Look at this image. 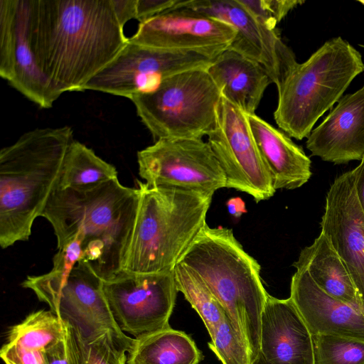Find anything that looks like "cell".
Instances as JSON below:
<instances>
[{
	"label": "cell",
	"mask_w": 364,
	"mask_h": 364,
	"mask_svg": "<svg viewBox=\"0 0 364 364\" xmlns=\"http://www.w3.org/2000/svg\"><path fill=\"white\" fill-rule=\"evenodd\" d=\"M218 56L197 51L153 48L128 41L115 58L86 84L84 90L130 100L154 90L172 75L189 70L206 69Z\"/></svg>",
	"instance_id": "obj_9"
},
{
	"label": "cell",
	"mask_w": 364,
	"mask_h": 364,
	"mask_svg": "<svg viewBox=\"0 0 364 364\" xmlns=\"http://www.w3.org/2000/svg\"><path fill=\"white\" fill-rule=\"evenodd\" d=\"M355 175V187L359 203L364 212V156L360 164L353 170Z\"/></svg>",
	"instance_id": "obj_34"
},
{
	"label": "cell",
	"mask_w": 364,
	"mask_h": 364,
	"mask_svg": "<svg viewBox=\"0 0 364 364\" xmlns=\"http://www.w3.org/2000/svg\"><path fill=\"white\" fill-rule=\"evenodd\" d=\"M173 273L178 291L198 314L212 336L226 314L225 310L204 282L192 270L178 263Z\"/></svg>",
	"instance_id": "obj_27"
},
{
	"label": "cell",
	"mask_w": 364,
	"mask_h": 364,
	"mask_svg": "<svg viewBox=\"0 0 364 364\" xmlns=\"http://www.w3.org/2000/svg\"><path fill=\"white\" fill-rule=\"evenodd\" d=\"M311 335H329L364 342L363 313L323 291L303 269H296L290 296Z\"/></svg>",
	"instance_id": "obj_19"
},
{
	"label": "cell",
	"mask_w": 364,
	"mask_h": 364,
	"mask_svg": "<svg viewBox=\"0 0 364 364\" xmlns=\"http://www.w3.org/2000/svg\"><path fill=\"white\" fill-rule=\"evenodd\" d=\"M103 291L120 330L140 338L170 328L177 292L173 270L129 273L103 280Z\"/></svg>",
	"instance_id": "obj_8"
},
{
	"label": "cell",
	"mask_w": 364,
	"mask_h": 364,
	"mask_svg": "<svg viewBox=\"0 0 364 364\" xmlns=\"http://www.w3.org/2000/svg\"><path fill=\"white\" fill-rule=\"evenodd\" d=\"M178 263L195 272L216 298L252 364L260 351L261 316L269 294L259 263L245 252L232 229L207 223Z\"/></svg>",
	"instance_id": "obj_4"
},
{
	"label": "cell",
	"mask_w": 364,
	"mask_h": 364,
	"mask_svg": "<svg viewBox=\"0 0 364 364\" xmlns=\"http://www.w3.org/2000/svg\"><path fill=\"white\" fill-rule=\"evenodd\" d=\"M361 46L364 48V46Z\"/></svg>",
	"instance_id": "obj_38"
},
{
	"label": "cell",
	"mask_w": 364,
	"mask_h": 364,
	"mask_svg": "<svg viewBox=\"0 0 364 364\" xmlns=\"http://www.w3.org/2000/svg\"><path fill=\"white\" fill-rule=\"evenodd\" d=\"M136 182L138 209L121 270L173 271L206 223L213 194Z\"/></svg>",
	"instance_id": "obj_5"
},
{
	"label": "cell",
	"mask_w": 364,
	"mask_h": 364,
	"mask_svg": "<svg viewBox=\"0 0 364 364\" xmlns=\"http://www.w3.org/2000/svg\"><path fill=\"white\" fill-rule=\"evenodd\" d=\"M118 178L116 168L74 140L64 159L57 188L84 189Z\"/></svg>",
	"instance_id": "obj_24"
},
{
	"label": "cell",
	"mask_w": 364,
	"mask_h": 364,
	"mask_svg": "<svg viewBox=\"0 0 364 364\" xmlns=\"http://www.w3.org/2000/svg\"><path fill=\"white\" fill-rule=\"evenodd\" d=\"M252 364H270L267 361L265 360L262 355L259 353L257 358L252 362Z\"/></svg>",
	"instance_id": "obj_36"
},
{
	"label": "cell",
	"mask_w": 364,
	"mask_h": 364,
	"mask_svg": "<svg viewBox=\"0 0 364 364\" xmlns=\"http://www.w3.org/2000/svg\"><path fill=\"white\" fill-rule=\"evenodd\" d=\"M296 269L307 272L313 282L328 295L361 311L360 299L344 262L322 232L313 243L301 250Z\"/></svg>",
	"instance_id": "obj_22"
},
{
	"label": "cell",
	"mask_w": 364,
	"mask_h": 364,
	"mask_svg": "<svg viewBox=\"0 0 364 364\" xmlns=\"http://www.w3.org/2000/svg\"><path fill=\"white\" fill-rule=\"evenodd\" d=\"M43 357L44 364H70L68 356L65 339L60 341L46 350L43 353Z\"/></svg>",
	"instance_id": "obj_32"
},
{
	"label": "cell",
	"mask_w": 364,
	"mask_h": 364,
	"mask_svg": "<svg viewBox=\"0 0 364 364\" xmlns=\"http://www.w3.org/2000/svg\"><path fill=\"white\" fill-rule=\"evenodd\" d=\"M179 0H136L135 19L139 23L174 9Z\"/></svg>",
	"instance_id": "obj_31"
},
{
	"label": "cell",
	"mask_w": 364,
	"mask_h": 364,
	"mask_svg": "<svg viewBox=\"0 0 364 364\" xmlns=\"http://www.w3.org/2000/svg\"><path fill=\"white\" fill-rule=\"evenodd\" d=\"M260 330L259 353L270 364H315L313 336L290 298L268 294Z\"/></svg>",
	"instance_id": "obj_17"
},
{
	"label": "cell",
	"mask_w": 364,
	"mask_h": 364,
	"mask_svg": "<svg viewBox=\"0 0 364 364\" xmlns=\"http://www.w3.org/2000/svg\"><path fill=\"white\" fill-rule=\"evenodd\" d=\"M203 358L191 336L170 327L134 338L127 364H199Z\"/></svg>",
	"instance_id": "obj_23"
},
{
	"label": "cell",
	"mask_w": 364,
	"mask_h": 364,
	"mask_svg": "<svg viewBox=\"0 0 364 364\" xmlns=\"http://www.w3.org/2000/svg\"><path fill=\"white\" fill-rule=\"evenodd\" d=\"M65 323L50 310L31 313L8 333L7 344L27 353L43 355L65 338Z\"/></svg>",
	"instance_id": "obj_26"
},
{
	"label": "cell",
	"mask_w": 364,
	"mask_h": 364,
	"mask_svg": "<svg viewBox=\"0 0 364 364\" xmlns=\"http://www.w3.org/2000/svg\"><path fill=\"white\" fill-rule=\"evenodd\" d=\"M208 136V142L225 173L226 188L249 194L256 203L273 196L276 191L246 113L221 97L215 128Z\"/></svg>",
	"instance_id": "obj_11"
},
{
	"label": "cell",
	"mask_w": 364,
	"mask_h": 364,
	"mask_svg": "<svg viewBox=\"0 0 364 364\" xmlns=\"http://www.w3.org/2000/svg\"><path fill=\"white\" fill-rule=\"evenodd\" d=\"M65 323V343L70 364H127L134 341L122 340L112 331H105L87 340L70 323Z\"/></svg>",
	"instance_id": "obj_25"
},
{
	"label": "cell",
	"mask_w": 364,
	"mask_h": 364,
	"mask_svg": "<svg viewBox=\"0 0 364 364\" xmlns=\"http://www.w3.org/2000/svg\"><path fill=\"white\" fill-rule=\"evenodd\" d=\"M315 364H364V342L341 336H313Z\"/></svg>",
	"instance_id": "obj_28"
},
{
	"label": "cell",
	"mask_w": 364,
	"mask_h": 364,
	"mask_svg": "<svg viewBox=\"0 0 364 364\" xmlns=\"http://www.w3.org/2000/svg\"><path fill=\"white\" fill-rule=\"evenodd\" d=\"M263 26L275 30L279 22L294 8L304 3L300 0H238Z\"/></svg>",
	"instance_id": "obj_30"
},
{
	"label": "cell",
	"mask_w": 364,
	"mask_h": 364,
	"mask_svg": "<svg viewBox=\"0 0 364 364\" xmlns=\"http://www.w3.org/2000/svg\"><path fill=\"white\" fill-rule=\"evenodd\" d=\"M70 127L37 128L0 151V245L26 241L58 188L68 150Z\"/></svg>",
	"instance_id": "obj_3"
},
{
	"label": "cell",
	"mask_w": 364,
	"mask_h": 364,
	"mask_svg": "<svg viewBox=\"0 0 364 364\" xmlns=\"http://www.w3.org/2000/svg\"><path fill=\"white\" fill-rule=\"evenodd\" d=\"M178 8L191 9L232 26L237 34L230 48L262 65L277 87L298 63L277 30L260 23L238 0L179 1L174 9Z\"/></svg>",
	"instance_id": "obj_14"
},
{
	"label": "cell",
	"mask_w": 364,
	"mask_h": 364,
	"mask_svg": "<svg viewBox=\"0 0 364 364\" xmlns=\"http://www.w3.org/2000/svg\"><path fill=\"white\" fill-rule=\"evenodd\" d=\"M237 31L229 23L188 8L172 9L140 23L129 41L146 47L219 55Z\"/></svg>",
	"instance_id": "obj_15"
},
{
	"label": "cell",
	"mask_w": 364,
	"mask_h": 364,
	"mask_svg": "<svg viewBox=\"0 0 364 364\" xmlns=\"http://www.w3.org/2000/svg\"><path fill=\"white\" fill-rule=\"evenodd\" d=\"M112 1L116 14L124 26L129 20L135 19L136 0Z\"/></svg>",
	"instance_id": "obj_33"
},
{
	"label": "cell",
	"mask_w": 364,
	"mask_h": 364,
	"mask_svg": "<svg viewBox=\"0 0 364 364\" xmlns=\"http://www.w3.org/2000/svg\"><path fill=\"white\" fill-rule=\"evenodd\" d=\"M321 232L340 256L355 286L364 315V212L353 170L336 178L326 197Z\"/></svg>",
	"instance_id": "obj_16"
},
{
	"label": "cell",
	"mask_w": 364,
	"mask_h": 364,
	"mask_svg": "<svg viewBox=\"0 0 364 364\" xmlns=\"http://www.w3.org/2000/svg\"><path fill=\"white\" fill-rule=\"evenodd\" d=\"M220 92L205 68L172 75L130 99L156 141L200 139L214 129Z\"/></svg>",
	"instance_id": "obj_7"
},
{
	"label": "cell",
	"mask_w": 364,
	"mask_h": 364,
	"mask_svg": "<svg viewBox=\"0 0 364 364\" xmlns=\"http://www.w3.org/2000/svg\"><path fill=\"white\" fill-rule=\"evenodd\" d=\"M227 205L230 214L235 217L240 216L245 208L242 200L238 198H233L230 200Z\"/></svg>",
	"instance_id": "obj_35"
},
{
	"label": "cell",
	"mask_w": 364,
	"mask_h": 364,
	"mask_svg": "<svg viewBox=\"0 0 364 364\" xmlns=\"http://www.w3.org/2000/svg\"><path fill=\"white\" fill-rule=\"evenodd\" d=\"M312 156L336 164L364 156V86L338 100L337 106L309 135Z\"/></svg>",
	"instance_id": "obj_18"
},
{
	"label": "cell",
	"mask_w": 364,
	"mask_h": 364,
	"mask_svg": "<svg viewBox=\"0 0 364 364\" xmlns=\"http://www.w3.org/2000/svg\"><path fill=\"white\" fill-rule=\"evenodd\" d=\"M25 288L32 290L53 314L74 326L85 339L112 331L124 341L134 340L116 323L103 291V280L84 262L77 263L61 284H31Z\"/></svg>",
	"instance_id": "obj_12"
},
{
	"label": "cell",
	"mask_w": 364,
	"mask_h": 364,
	"mask_svg": "<svg viewBox=\"0 0 364 364\" xmlns=\"http://www.w3.org/2000/svg\"><path fill=\"white\" fill-rule=\"evenodd\" d=\"M358 1L361 3L363 5H364V0H359Z\"/></svg>",
	"instance_id": "obj_37"
},
{
	"label": "cell",
	"mask_w": 364,
	"mask_h": 364,
	"mask_svg": "<svg viewBox=\"0 0 364 364\" xmlns=\"http://www.w3.org/2000/svg\"><path fill=\"white\" fill-rule=\"evenodd\" d=\"M247 117L274 190H293L305 184L311 176V161L303 149L255 114H247Z\"/></svg>",
	"instance_id": "obj_20"
},
{
	"label": "cell",
	"mask_w": 364,
	"mask_h": 364,
	"mask_svg": "<svg viewBox=\"0 0 364 364\" xmlns=\"http://www.w3.org/2000/svg\"><path fill=\"white\" fill-rule=\"evenodd\" d=\"M139 174L149 186L174 187L214 194L226 178L208 142L159 139L137 152Z\"/></svg>",
	"instance_id": "obj_10"
},
{
	"label": "cell",
	"mask_w": 364,
	"mask_h": 364,
	"mask_svg": "<svg viewBox=\"0 0 364 364\" xmlns=\"http://www.w3.org/2000/svg\"><path fill=\"white\" fill-rule=\"evenodd\" d=\"M139 193L118 178L84 189L56 188L41 216L52 225L58 249L81 232L82 257L102 279L121 270L135 223Z\"/></svg>",
	"instance_id": "obj_2"
},
{
	"label": "cell",
	"mask_w": 364,
	"mask_h": 364,
	"mask_svg": "<svg viewBox=\"0 0 364 364\" xmlns=\"http://www.w3.org/2000/svg\"><path fill=\"white\" fill-rule=\"evenodd\" d=\"M363 71L360 53L348 42L341 37L326 41L306 61L297 63L277 87L276 123L289 136L308 137L316 121Z\"/></svg>",
	"instance_id": "obj_6"
},
{
	"label": "cell",
	"mask_w": 364,
	"mask_h": 364,
	"mask_svg": "<svg viewBox=\"0 0 364 364\" xmlns=\"http://www.w3.org/2000/svg\"><path fill=\"white\" fill-rule=\"evenodd\" d=\"M29 0H0V75L38 107L60 96L39 68L28 39Z\"/></svg>",
	"instance_id": "obj_13"
},
{
	"label": "cell",
	"mask_w": 364,
	"mask_h": 364,
	"mask_svg": "<svg viewBox=\"0 0 364 364\" xmlns=\"http://www.w3.org/2000/svg\"><path fill=\"white\" fill-rule=\"evenodd\" d=\"M208 343L210 350L223 364H251L249 353L225 314Z\"/></svg>",
	"instance_id": "obj_29"
},
{
	"label": "cell",
	"mask_w": 364,
	"mask_h": 364,
	"mask_svg": "<svg viewBox=\"0 0 364 364\" xmlns=\"http://www.w3.org/2000/svg\"><path fill=\"white\" fill-rule=\"evenodd\" d=\"M28 39L60 95L82 91L127 43L112 0H29Z\"/></svg>",
	"instance_id": "obj_1"
},
{
	"label": "cell",
	"mask_w": 364,
	"mask_h": 364,
	"mask_svg": "<svg viewBox=\"0 0 364 364\" xmlns=\"http://www.w3.org/2000/svg\"><path fill=\"white\" fill-rule=\"evenodd\" d=\"M206 70L221 97L247 114H255L267 87L272 83L262 65L230 48Z\"/></svg>",
	"instance_id": "obj_21"
}]
</instances>
